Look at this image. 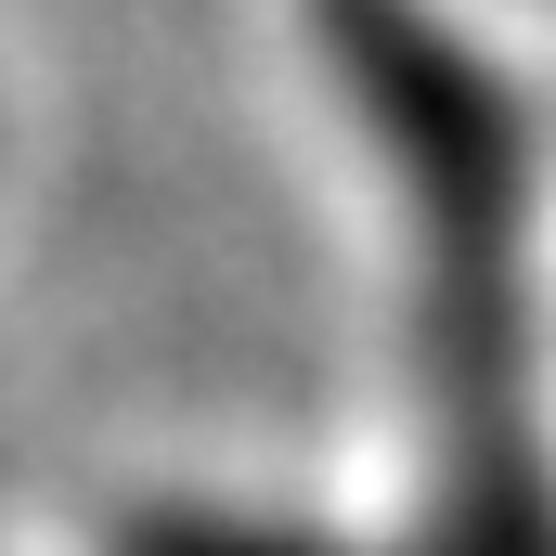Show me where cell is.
I'll use <instances>...</instances> for the list:
<instances>
[{
	"instance_id": "obj_1",
	"label": "cell",
	"mask_w": 556,
	"mask_h": 556,
	"mask_svg": "<svg viewBox=\"0 0 556 556\" xmlns=\"http://www.w3.org/2000/svg\"><path fill=\"white\" fill-rule=\"evenodd\" d=\"M350 104L415 181V350L440 427V556H556L531 440V285H518V104L427 0H324Z\"/></svg>"
},
{
	"instance_id": "obj_2",
	"label": "cell",
	"mask_w": 556,
	"mask_h": 556,
	"mask_svg": "<svg viewBox=\"0 0 556 556\" xmlns=\"http://www.w3.org/2000/svg\"><path fill=\"white\" fill-rule=\"evenodd\" d=\"M117 556H337V544H298V531H233V518H142Z\"/></svg>"
}]
</instances>
